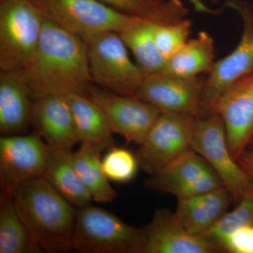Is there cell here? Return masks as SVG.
Masks as SVG:
<instances>
[{"mask_svg": "<svg viewBox=\"0 0 253 253\" xmlns=\"http://www.w3.org/2000/svg\"><path fill=\"white\" fill-rule=\"evenodd\" d=\"M83 41L92 81L116 94L138 98L146 74L129 59L119 34L104 32Z\"/></svg>", "mask_w": 253, "mask_h": 253, "instance_id": "obj_6", "label": "cell"}, {"mask_svg": "<svg viewBox=\"0 0 253 253\" xmlns=\"http://www.w3.org/2000/svg\"><path fill=\"white\" fill-rule=\"evenodd\" d=\"M48 145L36 131L30 134L4 135L0 139L1 192L14 196L26 181L44 177Z\"/></svg>", "mask_w": 253, "mask_h": 253, "instance_id": "obj_9", "label": "cell"}, {"mask_svg": "<svg viewBox=\"0 0 253 253\" xmlns=\"http://www.w3.org/2000/svg\"><path fill=\"white\" fill-rule=\"evenodd\" d=\"M228 6L235 9L242 18L244 31L239 44L226 57L214 63L205 82L199 117L209 115L214 101L231 84L253 71V11L239 1L229 0Z\"/></svg>", "mask_w": 253, "mask_h": 253, "instance_id": "obj_10", "label": "cell"}, {"mask_svg": "<svg viewBox=\"0 0 253 253\" xmlns=\"http://www.w3.org/2000/svg\"><path fill=\"white\" fill-rule=\"evenodd\" d=\"M143 229L129 225L103 208H78L73 251L81 253H141Z\"/></svg>", "mask_w": 253, "mask_h": 253, "instance_id": "obj_5", "label": "cell"}, {"mask_svg": "<svg viewBox=\"0 0 253 253\" xmlns=\"http://www.w3.org/2000/svg\"><path fill=\"white\" fill-rule=\"evenodd\" d=\"M97 145L82 143L79 149L71 151V161L78 175L90 194L93 201L100 204L111 203L117 192L110 185L101 164V152Z\"/></svg>", "mask_w": 253, "mask_h": 253, "instance_id": "obj_22", "label": "cell"}, {"mask_svg": "<svg viewBox=\"0 0 253 253\" xmlns=\"http://www.w3.org/2000/svg\"><path fill=\"white\" fill-rule=\"evenodd\" d=\"M101 164L108 179L118 183L131 181L139 167L136 156L128 150L116 146L109 149Z\"/></svg>", "mask_w": 253, "mask_h": 253, "instance_id": "obj_28", "label": "cell"}, {"mask_svg": "<svg viewBox=\"0 0 253 253\" xmlns=\"http://www.w3.org/2000/svg\"><path fill=\"white\" fill-rule=\"evenodd\" d=\"M66 96L80 143L97 145L104 149L115 146L114 132L104 110L84 91L70 93Z\"/></svg>", "mask_w": 253, "mask_h": 253, "instance_id": "obj_19", "label": "cell"}, {"mask_svg": "<svg viewBox=\"0 0 253 253\" xmlns=\"http://www.w3.org/2000/svg\"><path fill=\"white\" fill-rule=\"evenodd\" d=\"M211 1H212V2H217L219 0H211Z\"/></svg>", "mask_w": 253, "mask_h": 253, "instance_id": "obj_31", "label": "cell"}, {"mask_svg": "<svg viewBox=\"0 0 253 253\" xmlns=\"http://www.w3.org/2000/svg\"><path fill=\"white\" fill-rule=\"evenodd\" d=\"M5 1V0H0V1Z\"/></svg>", "mask_w": 253, "mask_h": 253, "instance_id": "obj_33", "label": "cell"}, {"mask_svg": "<svg viewBox=\"0 0 253 253\" xmlns=\"http://www.w3.org/2000/svg\"><path fill=\"white\" fill-rule=\"evenodd\" d=\"M144 185L163 194L173 195L177 200L224 187L217 173L192 149L151 175Z\"/></svg>", "mask_w": 253, "mask_h": 253, "instance_id": "obj_11", "label": "cell"}, {"mask_svg": "<svg viewBox=\"0 0 253 253\" xmlns=\"http://www.w3.org/2000/svg\"><path fill=\"white\" fill-rule=\"evenodd\" d=\"M251 146H252V147L253 148V139L252 142H251Z\"/></svg>", "mask_w": 253, "mask_h": 253, "instance_id": "obj_32", "label": "cell"}, {"mask_svg": "<svg viewBox=\"0 0 253 253\" xmlns=\"http://www.w3.org/2000/svg\"><path fill=\"white\" fill-rule=\"evenodd\" d=\"M204 77L184 78L162 72L146 75L138 98L161 112L199 118L204 94Z\"/></svg>", "mask_w": 253, "mask_h": 253, "instance_id": "obj_13", "label": "cell"}, {"mask_svg": "<svg viewBox=\"0 0 253 253\" xmlns=\"http://www.w3.org/2000/svg\"><path fill=\"white\" fill-rule=\"evenodd\" d=\"M210 114L222 118L229 151L237 161L253 139V71L223 91Z\"/></svg>", "mask_w": 253, "mask_h": 253, "instance_id": "obj_12", "label": "cell"}, {"mask_svg": "<svg viewBox=\"0 0 253 253\" xmlns=\"http://www.w3.org/2000/svg\"><path fill=\"white\" fill-rule=\"evenodd\" d=\"M232 244L237 253H253V225L236 230L233 235Z\"/></svg>", "mask_w": 253, "mask_h": 253, "instance_id": "obj_29", "label": "cell"}, {"mask_svg": "<svg viewBox=\"0 0 253 253\" xmlns=\"http://www.w3.org/2000/svg\"><path fill=\"white\" fill-rule=\"evenodd\" d=\"M191 26V20L187 18L170 24L159 25L153 23L155 42L166 61L189 41Z\"/></svg>", "mask_w": 253, "mask_h": 253, "instance_id": "obj_27", "label": "cell"}, {"mask_svg": "<svg viewBox=\"0 0 253 253\" xmlns=\"http://www.w3.org/2000/svg\"><path fill=\"white\" fill-rule=\"evenodd\" d=\"M43 17L84 40L104 32L121 33L139 17L120 12L98 0H31Z\"/></svg>", "mask_w": 253, "mask_h": 253, "instance_id": "obj_4", "label": "cell"}, {"mask_svg": "<svg viewBox=\"0 0 253 253\" xmlns=\"http://www.w3.org/2000/svg\"><path fill=\"white\" fill-rule=\"evenodd\" d=\"M13 198L35 253L73 251L78 208L49 181L44 177L26 181L18 186Z\"/></svg>", "mask_w": 253, "mask_h": 253, "instance_id": "obj_2", "label": "cell"}, {"mask_svg": "<svg viewBox=\"0 0 253 253\" xmlns=\"http://www.w3.org/2000/svg\"><path fill=\"white\" fill-rule=\"evenodd\" d=\"M217 249L202 236L190 234L174 212L159 210L143 229L141 253H214Z\"/></svg>", "mask_w": 253, "mask_h": 253, "instance_id": "obj_15", "label": "cell"}, {"mask_svg": "<svg viewBox=\"0 0 253 253\" xmlns=\"http://www.w3.org/2000/svg\"><path fill=\"white\" fill-rule=\"evenodd\" d=\"M250 225H253V191L246 195L234 211L226 212L202 236L221 252V244L226 237L237 229Z\"/></svg>", "mask_w": 253, "mask_h": 253, "instance_id": "obj_26", "label": "cell"}, {"mask_svg": "<svg viewBox=\"0 0 253 253\" xmlns=\"http://www.w3.org/2000/svg\"><path fill=\"white\" fill-rule=\"evenodd\" d=\"M214 59V41L207 32L201 31L167 60L163 71L180 77H197L211 73Z\"/></svg>", "mask_w": 253, "mask_h": 253, "instance_id": "obj_21", "label": "cell"}, {"mask_svg": "<svg viewBox=\"0 0 253 253\" xmlns=\"http://www.w3.org/2000/svg\"><path fill=\"white\" fill-rule=\"evenodd\" d=\"M234 201L224 187L178 200L176 220L190 234L202 236L226 212Z\"/></svg>", "mask_w": 253, "mask_h": 253, "instance_id": "obj_18", "label": "cell"}, {"mask_svg": "<svg viewBox=\"0 0 253 253\" xmlns=\"http://www.w3.org/2000/svg\"><path fill=\"white\" fill-rule=\"evenodd\" d=\"M44 178L68 203L77 208L90 205V194L78 175L71 161V150L48 146Z\"/></svg>", "mask_w": 253, "mask_h": 253, "instance_id": "obj_20", "label": "cell"}, {"mask_svg": "<svg viewBox=\"0 0 253 253\" xmlns=\"http://www.w3.org/2000/svg\"><path fill=\"white\" fill-rule=\"evenodd\" d=\"M191 149L206 160L238 204L253 191V180L231 156L225 126L217 114L197 118Z\"/></svg>", "mask_w": 253, "mask_h": 253, "instance_id": "obj_7", "label": "cell"}, {"mask_svg": "<svg viewBox=\"0 0 253 253\" xmlns=\"http://www.w3.org/2000/svg\"><path fill=\"white\" fill-rule=\"evenodd\" d=\"M118 34L126 47L131 50L145 74L164 71L167 61L156 45L151 21L139 18L134 25Z\"/></svg>", "mask_w": 253, "mask_h": 253, "instance_id": "obj_23", "label": "cell"}, {"mask_svg": "<svg viewBox=\"0 0 253 253\" xmlns=\"http://www.w3.org/2000/svg\"><path fill=\"white\" fill-rule=\"evenodd\" d=\"M88 96L104 110L114 134L126 143L141 144L161 113L154 105L134 96L90 87Z\"/></svg>", "mask_w": 253, "mask_h": 253, "instance_id": "obj_14", "label": "cell"}, {"mask_svg": "<svg viewBox=\"0 0 253 253\" xmlns=\"http://www.w3.org/2000/svg\"><path fill=\"white\" fill-rule=\"evenodd\" d=\"M22 70L0 73V131L4 135L23 134L31 125L33 103Z\"/></svg>", "mask_w": 253, "mask_h": 253, "instance_id": "obj_17", "label": "cell"}, {"mask_svg": "<svg viewBox=\"0 0 253 253\" xmlns=\"http://www.w3.org/2000/svg\"><path fill=\"white\" fill-rule=\"evenodd\" d=\"M239 166L247 173L253 180V150L246 151L237 161Z\"/></svg>", "mask_w": 253, "mask_h": 253, "instance_id": "obj_30", "label": "cell"}, {"mask_svg": "<svg viewBox=\"0 0 253 253\" xmlns=\"http://www.w3.org/2000/svg\"><path fill=\"white\" fill-rule=\"evenodd\" d=\"M123 14L149 20L156 24H170L187 14L181 0H98Z\"/></svg>", "mask_w": 253, "mask_h": 253, "instance_id": "obj_24", "label": "cell"}, {"mask_svg": "<svg viewBox=\"0 0 253 253\" xmlns=\"http://www.w3.org/2000/svg\"><path fill=\"white\" fill-rule=\"evenodd\" d=\"M197 118L161 112L139 144L136 156L139 166L153 175L191 149Z\"/></svg>", "mask_w": 253, "mask_h": 253, "instance_id": "obj_8", "label": "cell"}, {"mask_svg": "<svg viewBox=\"0 0 253 253\" xmlns=\"http://www.w3.org/2000/svg\"><path fill=\"white\" fill-rule=\"evenodd\" d=\"M44 17L31 0L0 1V70H23L36 52Z\"/></svg>", "mask_w": 253, "mask_h": 253, "instance_id": "obj_3", "label": "cell"}, {"mask_svg": "<svg viewBox=\"0 0 253 253\" xmlns=\"http://www.w3.org/2000/svg\"><path fill=\"white\" fill-rule=\"evenodd\" d=\"M22 71L34 100L84 91L92 81L84 41L46 18L36 52Z\"/></svg>", "mask_w": 253, "mask_h": 253, "instance_id": "obj_1", "label": "cell"}, {"mask_svg": "<svg viewBox=\"0 0 253 253\" xmlns=\"http://www.w3.org/2000/svg\"><path fill=\"white\" fill-rule=\"evenodd\" d=\"M31 125L51 147L71 150L80 142L66 95H51L35 100Z\"/></svg>", "mask_w": 253, "mask_h": 253, "instance_id": "obj_16", "label": "cell"}, {"mask_svg": "<svg viewBox=\"0 0 253 253\" xmlns=\"http://www.w3.org/2000/svg\"><path fill=\"white\" fill-rule=\"evenodd\" d=\"M35 253L26 226L18 215L12 195H0V253Z\"/></svg>", "mask_w": 253, "mask_h": 253, "instance_id": "obj_25", "label": "cell"}]
</instances>
